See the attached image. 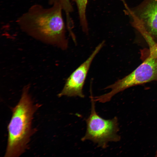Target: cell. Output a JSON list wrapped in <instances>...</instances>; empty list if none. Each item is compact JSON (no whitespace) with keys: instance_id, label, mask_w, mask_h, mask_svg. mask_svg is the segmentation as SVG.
<instances>
[{"instance_id":"7a4b0ae2","label":"cell","mask_w":157,"mask_h":157,"mask_svg":"<svg viewBox=\"0 0 157 157\" xmlns=\"http://www.w3.org/2000/svg\"><path fill=\"white\" fill-rule=\"evenodd\" d=\"M29 88L28 85L24 88L19 101L12 109V116L8 126L5 157H17L23 153L33 133L31 128L33 116L40 106L34 104L29 93Z\"/></svg>"},{"instance_id":"6da1fadb","label":"cell","mask_w":157,"mask_h":157,"mask_svg":"<svg viewBox=\"0 0 157 157\" xmlns=\"http://www.w3.org/2000/svg\"><path fill=\"white\" fill-rule=\"evenodd\" d=\"M60 4L56 3L46 8L35 4L19 17L20 29L29 36L63 50L68 47L65 27Z\"/></svg>"},{"instance_id":"ba28073f","label":"cell","mask_w":157,"mask_h":157,"mask_svg":"<svg viewBox=\"0 0 157 157\" xmlns=\"http://www.w3.org/2000/svg\"><path fill=\"white\" fill-rule=\"evenodd\" d=\"M149 49L142 50L141 54L152 58H157V43L153 40L148 44Z\"/></svg>"},{"instance_id":"277c9868","label":"cell","mask_w":157,"mask_h":157,"mask_svg":"<svg viewBox=\"0 0 157 157\" xmlns=\"http://www.w3.org/2000/svg\"><path fill=\"white\" fill-rule=\"evenodd\" d=\"M143 62L131 73L109 85L104 89L110 91L94 97L96 101L104 103L110 101L117 93L132 86L157 80V58L141 55Z\"/></svg>"},{"instance_id":"9c48e42d","label":"cell","mask_w":157,"mask_h":157,"mask_svg":"<svg viewBox=\"0 0 157 157\" xmlns=\"http://www.w3.org/2000/svg\"><path fill=\"white\" fill-rule=\"evenodd\" d=\"M48 1L51 5L55 3L60 4L65 12L69 11L73 8L70 0H48Z\"/></svg>"},{"instance_id":"52a82bcc","label":"cell","mask_w":157,"mask_h":157,"mask_svg":"<svg viewBox=\"0 0 157 157\" xmlns=\"http://www.w3.org/2000/svg\"><path fill=\"white\" fill-rule=\"evenodd\" d=\"M78 9L80 23L83 31L87 33L88 28L86 16V10L88 0H74Z\"/></svg>"},{"instance_id":"30bf717a","label":"cell","mask_w":157,"mask_h":157,"mask_svg":"<svg viewBox=\"0 0 157 157\" xmlns=\"http://www.w3.org/2000/svg\"><path fill=\"white\" fill-rule=\"evenodd\" d=\"M156 156H157V151H156Z\"/></svg>"},{"instance_id":"5b68a950","label":"cell","mask_w":157,"mask_h":157,"mask_svg":"<svg viewBox=\"0 0 157 157\" xmlns=\"http://www.w3.org/2000/svg\"><path fill=\"white\" fill-rule=\"evenodd\" d=\"M127 9L133 26L154 40L157 39V0H145L135 8Z\"/></svg>"},{"instance_id":"8992f818","label":"cell","mask_w":157,"mask_h":157,"mask_svg":"<svg viewBox=\"0 0 157 157\" xmlns=\"http://www.w3.org/2000/svg\"><path fill=\"white\" fill-rule=\"evenodd\" d=\"M104 44V41L99 43L88 58L70 74L66 79L63 89L58 94L59 97H85L83 89L88 73L92 61Z\"/></svg>"},{"instance_id":"3957f363","label":"cell","mask_w":157,"mask_h":157,"mask_svg":"<svg viewBox=\"0 0 157 157\" xmlns=\"http://www.w3.org/2000/svg\"><path fill=\"white\" fill-rule=\"evenodd\" d=\"M91 111L86 119V130L81 140L92 141L98 147L105 148L109 142H117L121 139L118 134L119 130L118 118L117 117L111 119H106L100 116L95 109V102L91 95Z\"/></svg>"}]
</instances>
